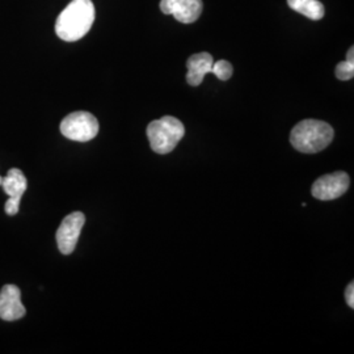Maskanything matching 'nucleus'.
Wrapping results in <instances>:
<instances>
[{
  "instance_id": "1a4fd4ad",
  "label": "nucleus",
  "mask_w": 354,
  "mask_h": 354,
  "mask_svg": "<svg viewBox=\"0 0 354 354\" xmlns=\"http://www.w3.org/2000/svg\"><path fill=\"white\" fill-rule=\"evenodd\" d=\"M26 310L21 302V291L16 285H6L0 290V319L15 322L26 315Z\"/></svg>"
},
{
  "instance_id": "f8f14e48",
  "label": "nucleus",
  "mask_w": 354,
  "mask_h": 354,
  "mask_svg": "<svg viewBox=\"0 0 354 354\" xmlns=\"http://www.w3.org/2000/svg\"><path fill=\"white\" fill-rule=\"evenodd\" d=\"M354 76V48L352 46L348 54L346 61L336 66V77L339 80H351Z\"/></svg>"
},
{
  "instance_id": "39448f33",
  "label": "nucleus",
  "mask_w": 354,
  "mask_h": 354,
  "mask_svg": "<svg viewBox=\"0 0 354 354\" xmlns=\"http://www.w3.org/2000/svg\"><path fill=\"white\" fill-rule=\"evenodd\" d=\"M349 176L342 171H336L333 174L319 177L313 185L311 193L317 200L332 201L342 197L349 189Z\"/></svg>"
},
{
  "instance_id": "0eeeda50",
  "label": "nucleus",
  "mask_w": 354,
  "mask_h": 354,
  "mask_svg": "<svg viewBox=\"0 0 354 354\" xmlns=\"http://www.w3.org/2000/svg\"><path fill=\"white\" fill-rule=\"evenodd\" d=\"M1 187L4 193L8 196V200L4 206L6 213L8 215L17 214L21 198L28 188L26 175L19 168H11L8 174L3 177Z\"/></svg>"
},
{
  "instance_id": "9b49d317",
  "label": "nucleus",
  "mask_w": 354,
  "mask_h": 354,
  "mask_svg": "<svg viewBox=\"0 0 354 354\" xmlns=\"http://www.w3.org/2000/svg\"><path fill=\"white\" fill-rule=\"evenodd\" d=\"M288 4L292 11L301 13L314 21L323 19L326 13L324 6L319 0H288Z\"/></svg>"
},
{
  "instance_id": "4468645a",
  "label": "nucleus",
  "mask_w": 354,
  "mask_h": 354,
  "mask_svg": "<svg viewBox=\"0 0 354 354\" xmlns=\"http://www.w3.org/2000/svg\"><path fill=\"white\" fill-rule=\"evenodd\" d=\"M345 298H346V304L348 306L351 307V308H354V283H349L348 285V288H346V291H345Z\"/></svg>"
},
{
  "instance_id": "ddd939ff",
  "label": "nucleus",
  "mask_w": 354,
  "mask_h": 354,
  "mask_svg": "<svg viewBox=\"0 0 354 354\" xmlns=\"http://www.w3.org/2000/svg\"><path fill=\"white\" fill-rule=\"evenodd\" d=\"M212 73L221 80H228L232 76L234 68L228 61H218V62L213 64Z\"/></svg>"
},
{
  "instance_id": "f03ea898",
  "label": "nucleus",
  "mask_w": 354,
  "mask_h": 354,
  "mask_svg": "<svg viewBox=\"0 0 354 354\" xmlns=\"http://www.w3.org/2000/svg\"><path fill=\"white\" fill-rule=\"evenodd\" d=\"M333 134V129L327 122L304 120L291 130L290 142L297 151L315 153L328 147Z\"/></svg>"
},
{
  "instance_id": "7ed1b4c3",
  "label": "nucleus",
  "mask_w": 354,
  "mask_h": 354,
  "mask_svg": "<svg viewBox=\"0 0 354 354\" xmlns=\"http://www.w3.org/2000/svg\"><path fill=\"white\" fill-rule=\"evenodd\" d=\"M184 134L185 127L183 122L172 115H165L155 120L147 127V137L152 150L162 155L174 151Z\"/></svg>"
},
{
  "instance_id": "6e6552de",
  "label": "nucleus",
  "mask_w": 354,
  "mask_h": 354,
  "mask_svg": "<svg viewBox=\"0 0 354 354\" xmlns=\"http://www.w3.org/2000/svg\"><path fill=\"white\" fill-rule=\"evenodd\" d=\"M203 8V0H160V11L165 15H172L183 24L197 21Z\"/></svg>"
},
{
  "instance_id": "423d86ee",
  "label": "nucleus",
  "mask_w": 354,
  "mask_h": 354,
  "mask_svg": "<svg viewBox=\"0 0 354 354\" xmlns=\"http://www.w3.org/2000/svg\"><path fill=\"white\" fill-rule=\"evenodd\" d=\"M84 223L86 216L82 212H74L64 218L55 235L58 250L61 253L71 254L74 252Z\"/></svg>"
},
{
  "instance_id": "f257e3e1",
  "label": "nucleus",
  "mask_w": 354,
  "mask_h": 354,
  "mask_svg": "<svg viewBox=\"0 0 354 354\" xmlns=\"http://www.w3.org/2000/svg\"><path fill=\"white\" fill-rule=\"evenodd\" d=\"M95 17L96 12L92 0H73L58 16L55 33L64 41L75 42L88 33Z\"/></svg>"
},
{
  "instance_id": "2eb2a0df",
  "label": "nucleus",
  "mask_w": 354,
  "mask_h": 354,
  "mask_svg": "<svg viewBox=\"0 0 354 354\" xmlns=\"http://www.w3.org/2000/svg\"><path fill=\"white\" fill-rule=\"evenodd\" d=\"M1 180H3V177L0 176V185H1Z\"/></svg>"
},
{
  "instance_id": "9d476101",
  "label": "nucleus",
  "mask_w": 354,
  "mask_h": 354,
  "mask_svg": "<svg viewBox=\"0 0 354 354\" xmlns=\"http://www.w3.org/2000/svg\"><path fill=\"white\" fill-rule=\"evenodd\" d=\"M213 55L203 51L198 54H194L189 57L187 67H188V74H187V82L190 86L197 87L203 83V77L206 74L212 73L213 68Z\"/></svg>"
},
{
  "instance_id": "20e7f679",
  "label": "nucleus",
  "mask_w": 354,
  "mask_h": 354,
  "mask_svg": "<svg viewBox=\"0 0 354 354\" xmlns=\"http://www.w3.org/2000/svg\"><path fill=\"white\" fill-rule=\"evenodd\" d=\"M61 133L67 140L88 142L99 134V121L88 112H74L64 117Z\"/></svg>"
}]
</instances>
